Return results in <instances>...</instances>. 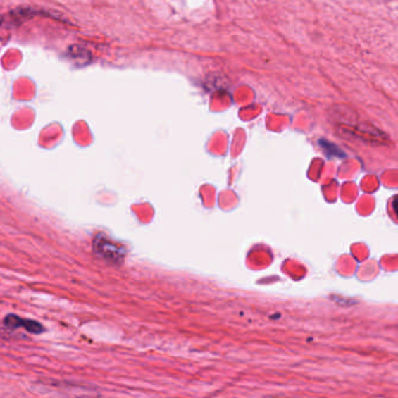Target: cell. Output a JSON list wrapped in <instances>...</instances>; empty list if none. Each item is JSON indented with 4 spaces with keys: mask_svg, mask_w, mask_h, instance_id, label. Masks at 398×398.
Here are the masks:
<instances>
[{
    "mask_svg": "<svg viewBox=\"0 0 398 398\" xmlns=\"http://www.w3.org/2000/svg\"><path fill=\"white\" fill-rule=\"evenodd\" d=\"M94 251L101 259L110 263L120 262L124 257L122 248L115 244L113 242L109 241L104 236L96 237L95 241H94Z\"/></svg>",
    "mask_w": 398,
    "mask_h": 398,
    "instance_id": "obj_1",
    "label": "cell"
},
{
    "mask_svg": "<svg viewBox=\"0 0 398 398\" xmlns=\"http://www.w3.org/2000/svg\"><path fill=\"white\" fill-rule=\"evenodd\" d=\"M5 325L8 327H24L28 332L35 334H40L41 332H44V327L41 326L40 323H37V321H32V320L23 319V318L17 317L14 314H10L7 316L4 320Z\"/></svg>",
    "mask_w": 398,
    "mask_h": 398,
    "instance_id": "obj_2",
    "label": "cell"
}]
</instances>
